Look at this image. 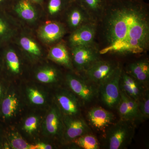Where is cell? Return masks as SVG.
Wrapping results in <instances>:
<instances>
[{
  "mask_svg": "<svg viewBox=\"0 0 149 149\" xmlns=\"http://www.w3.org/2000/svg\"><path fill=\"white\" fill-rule=\"evenodd\" d=\"M149 14L144 0H107L96 23L100 55L137 54L149 47Z\"/></svg>",
  "mask_w": 149,
  "mask_h": 149,
  "instance_id": "6da1fadb",
  "label": "cell"
},
{
  "mask_svg": "<svg viewBox=\"0 0 149 149\" xmlns=\"http://www.w3.org/2000/svg\"><path fill=\"white\" fill-rule=\"evenodd\" d=\"M135 133L132 122L120 119L111 125L107 130L105 144L109 149L126 148L131 143Z\"/></svg>",
  "mask_w": 149,
  "mask_h": 149,
  "instance_id": "7a4b0ae2",
  "label": "cell"
},
{
  "mask_svg": "<svg viewBox=\"0 0 149 149\" xmlns=\"http://www.w3.org/2000/svg\"><path fill=\"white\" fill-rule=\"evenodd\" d=\"M123 70L119 65L100 86L102 101L109 108L117 107L120 99V83Z\"/></svg>",
  "mask_w": 149,
  "mask_h": 149,
  "instance_id": "3957f363",
  "label": "cell"
},
{
  "mask_svg": "<svg viewBox=\"0 0 149 149\" xmlns=\"http://www.w3.org/2000/svg\"><path fill=\"white\" fill-rule=\"evenodd\" d=\"M71 53L72 62L80 72H85L100 59V49L95 42L91 45L72 47Z\"/></svg>",
  "mask_w": 149,
  "mask_h": 149,
  "instance_id": "277c9868",
  "label": "cell"
},
{
  "mask_svg": "<svg viewBox=\"0 0 149 149\" xmlns=\"http://www.w3.org/2000/svg\"><path fill=\"white\" fill-rule=\"evenodd\" d=\"M57 105L51 108L43 123L44 134L50 138H63L65 126L63 115Z\"/></svg>",
  "mask_w": 149,
  "mask_h": 149,
  "instance_id": "5b68a950",
  "label": "cell"
},
{
  "mask_svg": "<svg viewBox=\"0 0 149 149\" xmlns=\"http://www.w3.org/2000/svg\"><path fill=\"white\" fill-rule=\"evenodd\" d=\"M118 65L111 61L100 59L84 72L89 80L100 85L112 74Z\"/></svg>",
  "mask_w": 149,
  "mask_h": 149,
  "instance_id": "8992f818",
  "label": "cell"
},
{
  "mask_svg": "<svg viewBox=\"0 0 149 149\" xmlns=\"http://www.w3.org/2000/svg\"><path fill=\"white\" fill-rule=\"evenodd\" d=\"M66 79L71 91L84 102H91L95 97L97 94L95 88L82 78L73 74H68Z\"/></svg>",
  "mask_w": 149,
  "mask_h": 149,
  "instance_id": "52a82bcc",
  "label": "cell"
},
{
  "mask_svg": "<svg viewBox=\"0 0 149 149\" xmlns=\"http://www.w3.org/2000/svg\"><path fill=\"white\" fill-rule=\"evenodd\" d=\"M65 130L63 137L67 141H72L89 133L90 129L85 120L77 116L63 115Z\"/></svg>",
  "mask_w": 149,
  "mask_h": 149,
  "instance_id": "ba28073f",
  "label": "cell"
},
{
  "mask_svg": "<svg viewBox=\"0 0 149 149\" xmlns=\"http://www.w3.org/2000/svg\"><path fill=\"white\" fill-rule=\"evenodd\" d=\"M96 32L97 25L95 22L84 24L72 31L69 39L70 45L72 47L95 43Z\"/></svg>",
  "mask_w": 149,
  "mask_h": 149,
  "instance_id": "9c48e42d",
  "label": "cell"
},
{
  "mask_svg": "<svg viewBox=\"0 0 149 149\" xmlns=\"http://www.w3.org/2000/svg\"><path fill=\"white\" fill-rule=\"evenodd\" d=\"M58 107L63 115L77 116L80 111V105L76 96L66 90H61L56 94Z\"/></svg>",
  "mask_w": 149,
  "mask_h": 149,
  "instance_id": "30bf717a",
  "label": "cell"
},
{
  "mask_svg": "<svg viewBox=\"0 0 149 149\" xmlns=\"http://www.w3.org/2000/svg\"><path fill=\"white\" fill-rule=\"evenodd\" d=\"M88 118L93 127L102 130L111 125L114 116L112 113L101 107H95L88 112Z\"/></svg>",
  "mask_w": 149,
  "mask_h": 149,
  "instance_id": "8fae6325",
  "label": "cell"
},
{
  "mask_svg": "<svg viewBox=\"0 0 149 149\" xmlns=\"http://www.w3.org/2000/svg\"><path fill=\"white\" fill-rule=\"evenodd\" d=\"M69 8L67 22L72 31L84 24L93 22L86 11L75 0L72 2Z\"/></svg>",
  "mask_w": 149,
  "mask_h": 149,
  "instance_id": "7c38bea8",
  "label": "cell"
},
{
  "mask_svg": "<svg viewBox=\"0 0 149 149\" xmlns=\"http://www.w3.org/2000/svg\"><path fill=\"white\" fill-rule=\"evenodd\" d=\"M65 27L56 22H50L40 27L38 35L45 42L52 43L58 41L65 33Z\"/></svg>",
  "mask_w": 149,
  "mask_h": 149,
  "instance_id": "4fadbf2b",
  "label": "cell"
},
{
  "mask_svg": "<svg viewBox=\"0 0 149 149\" xmlns=\"http://www.w3.org/2000/svg\"><path fill=\"white\" fill-rule=\"evenodd\" d=\"M88 15L91 20L97 23L103 13L107 0H75Z\"/></svg>",
  "mask_w": 149,
  "mask_h": 149,
  "instance_id": "5bb4252c",
  "label": "cell"
},
{
  "mask_svg": "<svg viewBox=\"0 0 149 149\" xmlns=\"http://www.w3.org/2000/svg\"><path fill=\"white\" fill-rule=\"evenodd\" d=\"M126 72L145 86L149 81V62L147 60H142L131 63L128 65Z\"/></svg>",
  "mask_w": 149,
  "mask_h": 149,
  "instance_id": "9a60e30c",
  "label": "cell"
},
{
  "mask_svg": "<svg viewBox=\"0 0 149 149\" xmlns=\"http://www.w3.org/2000/svg\"><path fill=\"white\" fill-rule=\"evenodd\" d=\"M49 57L57 63L67 68L72 69V61L68 51L63 44H58L51 48L49 52Z\"/></svg>",
  "mask_w": 149,
  "mask_h": 149,
  "instance_id": "2e32d148",
  "label": "cell"
},
{
  "mask_svg": "<svg viewBox=\"0 0 149 149\" xmlns=\"http://www.w3.org/2000/svg\"><path fill=\"white\" fill-rule=\"evenodd\" d=\"M34 3L29 0H16L14 5V10L24 20L34 21L37 18V11Z\"/></svg>",
  "mask_w": 149,
  "mask_h": 149,
  "instance_id": "e0dca14e",
  "label": "cell"
},
{
  "mask_svg": "<svg viewBox=\"0 0 149 149\" xmlns=\"http://www.w3.org/2000/svg\"><path fill=\"white\" fill-rule=\"evenodd\" d=\"M20 102L17 95L14 92L10 93L3 100L1 111L6 118L14 117L20 108Z\"/></svg>",
  "mask_w": 149,
  "mask_h": 149,
  "instance_id": "ac0fdd59",
  "label": "cell"
},
{
  "mask_svg": "<svg viewBox=\"0 0 149 149\" xmlns=\"http://www.w3.org/2000/svg\"><path fill=\"white\" fill-rule=\"evenodd\" d=\"M72 141L76 146L82 149H100V145L97 139L89 133L80 136Z\"/></svg>",
  "mask_w": 149,
  "mask_h": 149,
  "instance_id": "d6986e66",
  "label": "cell"
},
{
  "mask_svg": "<svg viewBox=\"0 0 149 149\" xmlns=\"http://www.w3.org/2000/svg\"><path fill=\"white\" fill-rule=\"evenodd\" d=\"M36 76L37 80L41 83H53L57 81L58 73L56 70L53 68L47 67L40 70Z\"/></svg>",
  "mask_w": 149,
  "mask_h": 149,
  "instance_id": "ffe728a7",
  "label": "cell"
},
{
  "mask_svg": "<svg viewBox=\"0 0 149 149\" xmlns=\"http://www.w3.org/2000/svg\"><path fill=\"white\" fill-rule=\"evenodd\" d=\"M9 146L14 149H35V145L27 143L17 132H12L9 136Z\"/></svg>",
  "mask_w": 149,
  "mask_h": 149,
  "instance_id": "44dd1931",
  "label": "cell"
},
{
  "mask_svg": "<svg viewBox=\"0 0 149 149\" xmlns=\"http://www.w3.org/2000/svg\"><path fill=\"white\" fill-rule=\"evenodd\" d=\"M74 0H48L47 9L51 15H55L68 8Z\"/></svg>",
  "mask_w": 149,
  "mask_h": 149,
  "instance_id": "7402d4cb",
  "label": "cell"
},
{
  "mask_svg": "<svg viewBox=\"0 0 149 149\" xmlns=\"http://www.w3.org/2000/svg\"><path fill=\"white\" fill-rule=\"evenodd\" d=\"M19 44L22 49L30 54L35 56L41 55L40 47L35 41L29 37H24L21 38L19 40Z\"/></svg>",
  "mask_w": 149,
  "mask_h": 149,
  "instance_id": "603a6c76",
  "label": "cell"
},
{
  "mask_svg": "<svg viewBox=\"0 0 149 149\" xmlns=\"http://www.w3.org/2000/svg\"><path fill=\"white\" fill-rule=\"evenodd\" d=\"M120 102L117 107L118 109V114L120 119L132 122L126 98V94L120 90Z\"/></svg>",
  "mask_w": 149,
  "mask_h": 149,
  "instance_id": "cb8c5ba5",
  "label": "cell"
},
{
  "mask_svg": "<svg viewBox=\"0 0 149 149\" xmlns=\"http://www.w3.org/2000/svg\"><path fill=\"white\" fill-rule=\"evenodd\" d=\"M27 97L31 104L35 105L42 106L45 103V97L37 88L30 87L27 88Z\"/></svg>",
  "mask_w": 149,
  "mask_h": 149,
  "instance_id": "d4e9b609",
  "label": "cell"
},
{
  "mask_svg": "<svg viewBox=\"0 0 149 149\" xmlns=\"http://www.w3.org/2000/svg\"><path fill=\"white\" fill-rule=\"evenodd\" d=\"M138 102L141 117L143 119H148L149 117V93L148 89H146Z\"/></svg>",
  "mask_w": 149,
  "mask_h": 149,
  "instance_id": "484cf974",
  "label": "cell"
},
{
  "mask_svg": "<svg viewBox=\"0 0 149 149\" xmlns=\"http://www.w3.org/2000/svg\"><path fill=\"white\" fill-rule=\"evenodd\" d=\"M6 59L11 71L15 74L20 72V63L17 55L13 50H10L6 54Z\"/></svg>",
  "mask_w": 149,
  "mask_h": 149,
  "instance_id": "4316f807",
  "label": "cell"
},
{
  "mask_svg": "<svg viewBox=\"0 0 149 149\" xmlns=\"http://www.w3.org/2000/svg\"><path fill=\"white\" fill-rule=\"evenodd\" d=\"M40 120L36 116H31L27 117L23 124V130L29 135L34 134L37 130L39 127Z\"/></svg>",
  "mask_w": 149,
  "mask_h": 149,
  "instance_id": "83f0119b",
  "label": "cell"
},
{
  "mask_svg": "<svg viewBox=\"0 0 149 149\" xmlns=\"http://www.w3.org/2000/svg\"><path fill=\"white\" fill-rule=\"evenodd\" d=\"M8 30L7 25L2 19L0 18V37L5 35Z\"/></svg>",
  "mask_w": 149,
  "mask_h": 149,
  "instance_id": "f1b7e54d",
  "label": "cell"
},
{
  "mask_svg": "<svg viewBox=\"0 0 149 149\" xmlns=\"http://www.w3.org/2000/svg\"><path fill=\"white\" fill-rule=\"evenodd\" d=\"M35 149H52L53 147L49 144L40 143L35 145Z\"/></svg>",
  "mask_w": 149,
  "mask_h": 149,
  "instance_id": "f546056e",
  "label": "cell"
},
{
  "mask_svg": "<svg viewBox=\"0 0 149 149\" xmlns=\"http://www.w3.org/2000/svg\"><path fill=\"white\" fill-rule=\"evenodd\" d=\"M30 1L38 5H41L44 3L45 0H29Z\"/></svg>",
  "mask_w": 149,
  "mask_h": 149,
  "instance_id": "4dcf8cb0",
  "label": "cell"
},
{
  "mask_svg": "<svg viewBox=\"0 0 149 149\" xmlns=\"http://www.w3.org/2000/svg\"><path fill=\"white\" fill-rule=\"evenodd\" d=\"M3 88L1 85H0V101L1 99L2 96Z\"/></svg>",
  "mask_w": 149,
  "mask_h": 149,
  "instance_id": "1f68e13d",
  "label": "cell"
},
{
  "mask_svg": "<svg viewBox=\"0 0 149 149\" xmlns=\"http://www.w3.org/2000/svg\"><path fill=\"white\" fill-rule=\"evenodd\" d=\"M5 0H0V3L3 2V1H4Z\"/></svg>",
  "mask_w": 149,
  "mask_h": 149,
  "instance_id": "d6a6232c",
  "label": "cell"
}]
</instances>
